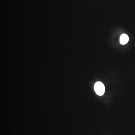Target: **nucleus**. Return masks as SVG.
Here are the masks:
<instances>
[{
  "mask_svg": "<svg viewBox=\"0 0 135 135\" xmlns=\"http://www.w3.org/2000/svg\"><path fill=\"white\" fill-rule=\"evenodd\" d=\"M94 90L97 95L102 96L105 92V88L104 85L100 81L96 83L94 85Z\"/></svg>",
  "mask_w": 135,
  "mask_h": 135,
  "instance_id": "nucleus-1",
  "label": "nucleus"
},
{
  "mask_svg": "<svg viewBox=\"0 0 135 135\" xmlns=\"http://www.w3.org/2000/svg\"><path fill=\"white\" fill-rule=\"evenodd\" d=\"M129 41V37L128 35L125 34H123L121 35L120 38V42L122 45L127 44Z\"/></svg>",
  "mask_w": 135,
  "mask_h": 135,
  "instance_id": "nucleus-2",
  "label": "nucleus"
}]
</instances>
